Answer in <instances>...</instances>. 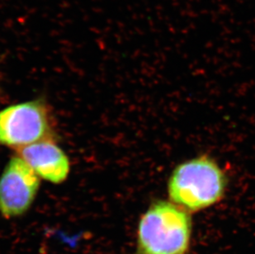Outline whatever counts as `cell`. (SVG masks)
<instances>
[{
    "label": "cell",
    "mask_w": 255,
    "mask_h": 254,
    "mask_svg": "<svg viewBox=\"0 0 255 254\" xmlns=\"http://www.w3.org/2000/svg\"><path fill=\"white\" fill-rule=\"evenodd\" d=\"M41 178L19 156H12L0 175V214L4 218L24 215L36 199Z\"/></svg>",
    "instance_id": "cell-4"
},
{
    "label": "cell",
    "mask_w": 255,
    "mask_h": 254,
    "mask_svg": "<svg viewBox=\"0 0 255 254\" xmlns=\"http://www.w3.org/2000/svg\"><path fill=\"white\" fill-rule=\"evenodd\" d=\"M227 186L228 177L224 169L211 156L202 154L173 168L167 190L170 202L193 212L219 202Z\"/></svg>",
    "instance_id": "cell-1"
},
{
    "label": "cell",
    "mask_w": 255,
    "mask_h": 254,
    "mask_svg": "<svg viewBox=\"0 0 255 254\" xmlns=\"http://www.w3.org/2000/svg\"><path fill=\"white\" fill-rule=\"evenodd\" d=\"M53 121L41 99L17 103L0 111V146L14 149L54 139Z\"/></svg>",
    "instance_id": "cell-3"
},
{
    "label": "cell",
    "mask_w": 255,
    "mask_h": 254,
    "mask_svg": "<svg viewBox=\"0 0 255 254\" xmlns=\"http://www.w3.org/2000/svg\"><path fill=\"white\" fill-rule=\"evenodd\" d=\"M192 222L188 211L172 202L156 201L141 216L137 254H186Z\"/></svg>",
    "instance_id": "cell-2"
},
{
    "label": "cell",
    "mask_w": 255,
    "mask_h": 254,
    "mask_svg": "<svg viewBox=\"0 0 255 254\" xmlns=\"http://www.w3.org/2000/svg\"><path fill=\"white\" fill-rule=\"evenodd\" d=\"M15 151L41 179L60 184L70 174L69 158L54 139L36 142Z\"/></svg>",
    "instance_id": "cell-5"
}]
</instances>
